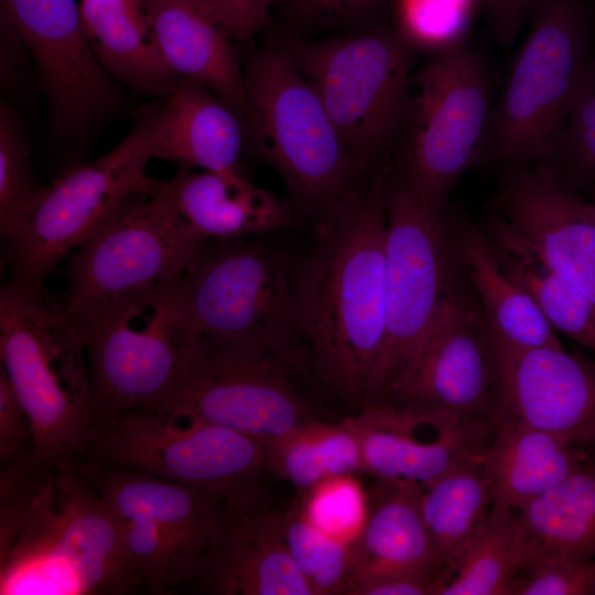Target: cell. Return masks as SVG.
<instances>
[{
    "instance_id": "cell-1",
    "label": "cell",
    "mask_w": 595,
    "mask_h": 595,
    "mask_svg": "<svg viewBox=\"0 0 595 595\" xmlns=\"http://www.w3.org/2000/svg\"><path fill=\"white\" fill-rule=\"evenodd\" d=\"M389 166L317 219L299 268L300 322L322 383L348 404L370 403L387 331Z\"/></svg>"
},
{
    "instance_id": "cell-2",
    "label": "cell",
    "mask_w": 595,
    "mask_h": 595,
    "mask_svg": "<svg viewBox=\"0 0 595 595\" xmlns=\"http://www.w3.org/2000/svg\"><path fill=\"white\" fill-rule=\"evenodd\" d=\"M139 591L119 524L77 461H48L18 536L0 558V595Z\"/></svg>"
},
{
    "instance_id": "cell-3",
    "label": "cell",
    "mask_w": 595,
    "mask_h": 595,
    "mask_svg": "<svg viewBox=\"0 0 595 595\" xmlns=\"http://www.w3.org/2000/svg\"><path fill=\"white\" fill-rule=\"evenodd\" d=\"M0 357L33 428L31 456L78 461L93 430L90 378L78 326L43 283L0 290Z\"/></svg>"
},
{
    "instance_id": "cell-4",
    "label": "cell",
    "mask_w": 595,
    "mask_h": 595,
    "mask_svg": "<svg viewBox=\"0 0 595 595\" xmlns=\"http://www.w3.org/2000/svg\"><path fill=\"white\" fill-rule=\"evenodd\" d=\"M299 268L283 250L249 237L201 241L180 281L199 338L267 353L299 371Z\"/></svg>"
},
{
    "instance_id": "cell-5",
    "label": "cell",
    "mask_w": 595,
    "mask_h": 595,
    "mask_svg": "<svg viewBox=\"0 0 595 595\" xmlns=\"http://www.w3.org/2000/svg\"><path fill=\"white\" fill-rule=\"evenodd\" d=\"M244 74L245 151L280 175L295 205L318 217L354 193L361 169L285 48L257 52Z\"/></svg>"
},
{
    "instance_id": "cell-6",
    "label": "cell",
    "mask_w": 595,
    "mask_h": 595,
    "mask_svg": "<svg viewBox=\"0 0 595 595\" xmlns=\"http://www.w3.org/2000/svg\"><path fill=\"white\" fill-rule=\"evenodd\" d=\"M180 281L69 315L86 351L93 428L155 410L173 387L199 339Z\"/></svg>"
},
{
    "instance_id": "cell-7",
    "label": "cell",
    "mask_w": 595,
    "mask_h": 595,
    "mask_svg": "<svg viewBox=\"0 0 595 595\" xmlns=\"http://www.w3.org/2000/svg\"><path fill=\"white\" fill-rule=\"evenodd\" d=\"M532 4L531 28L491 107L479 156L507 173L549 155L589 62L577 0H536Z\"/></svg>"
},
{
    "instance_id": "cell-8",
    "label": "cell",
    "mask_w": 595,
    "mask_h": 595,
    "mask_svg": "<svg viewBox=\"0 0 595 595\" xmlns=\"http://www.w3.org/2000/svg\"><path fill=\"white\" fill-rule=\"evenodd\" d=\"M78 461L150 473L223 498L230 516L263 506L267 445L201 419L137 411L94 426Z\"/></svg>"
},
{
    "instance_id": "cell-9",
    "label": "cell",
    "mask_w": 595,
    "mask_h": 595,
    "mask_svg": "<svg viewBox=\"0 0 595 595\" xmlns=\"http://www.w3.org/2000/svg\"><path fill=\"white\" fill-rule=\"evenodd\" d=\"M161 105L145 107L131 131L101 156L68 166L42 187L19 236L7 249L11 278L43 283L131 195L153 188V159Z\"/></svg>"
},
{
    "instance_id": "cell-10",
    "label": "cell",
    "mask_w": 595,
    "mask_h": 595,
    "mask_svg": "<svg viewBox=\"0 0 595 595\" xmlns=\"http://www.w3.org/2000/svg\"><path fill=\"white\" fill-rule=\"evenodd\" d=\"M283 47L324 105L363 170L402 130L415 50L398 32L376 31Z\"/></svg>"
},
{
    "instance_id": "cell-11",
    "label": "cell",
    "mask_w": 595,
    "mask_h": 595,
    "mask_svg": "<svg viewBox=\"0 0 595 595\" xmlns=\"http://www.w3.org/2000/svg\"><path fill=\"white\" fill-rule=\"evenodd\" d=\"M77 464L116 518L142 591L166 594L191 584L230 516L223 498L137 469Z\"/></svg>"
},
{
    "instance_id": "cell-12",
    "label": "cell",
    "mask_w": 595,
    "mask_h": 595,
    "mask_svg": "<svg viewBox=\"0 0 595 595\" xmlns=\"http://www.w3.org/2000/svg\"><path fill=\"white\" fill-rule=\"evenodd\" d=\"M411 82L402 181L428 207L445 210L461 176L479 161L491 110L488 76L462 43L434 53Z\"/></svg>"
},
{
    "instance_id": "cell-13",
    "label": "cell",
    "mask_w": 595,
    "mask_h": 595,
    "mask_svg": "<svg viewBox=\"0 0 595 595\" xmlns=\"http://www.w3.org/2000/svg\"><path fill=\"white\" fill-rule=\"evenodd\" d=\"M162 181L128 197L68 257L60 303L71 316L177 283L198 246Z\"/></svg>"
},
{
    "instance_id": "cell-14",
    "label": "cell",
    "mask_w": 595,
    "mask_h": 595,
    "mask_svg": "<svg viewBox=\"0 0 595 595\" xmlns=\"http://www.w3.org/2000/svg\"><path fill=\"white\" fill-rule=\"evenodd\" d=\"M457 269L444 210L423 204L402 182L387 197V331L371 402L385 401L411 364Z\"/></svg>"
},
{
    "instance_id": "cell-15",
    "label": "cell",
    "mask_w": 595,
    "mask_h": 595,
    "mask_svg": "<svg viewBox=\"0 0 595 595\" xmlns=\"http://www.w3.org/2000/svg\"><path fill=\"white\" fill-rule=\"evenodd\" d=\"M298 370L261 351L215 347L201 338L155 412L219 424L266 445L313 419Z\"/></svg>"
},
{
    "instance_id": "cell-16",
    "label": "cell",
    "mask_w": 595,
    "mask_h": 595,
    "mask_svg": "<svg viewBox=\"0 0 595 595\" xmlns=\"http://www.w3.org/2000/svg\"><path fill=\"white\" fill-rule=\"evenodd\" d=\"M496 381L491 328L457 262L435 321L385 401L493 424Z\"/></svg>"
},
{
    "instance_id": "cell-17",
    "label": "cell",
    "mask_w": 595,
    "mask_h": 595,
    "mask_svg": "<svg viewBox=\"0 0 595 595\" xmlns=\"http://www.w3.org/2000/svg\"><path fill=\"white\" fill-rule=\"evenodd\" d=\"M1 14L36 67L55 134L77 140L110 116L119 91L88 43L77 0H1Z\"/></svg>"
},
{
    "instance_id": "cell-18",
    "label": "cell",
    "mask_w": 595,
    "mask_h": 595,
    "mask_svg": "<svg viewBox=\"0 0 595 595\" xmlns=\"http://www.w3.org/2000/svg\"><path fill=\"white\" fill-rule=\"evenodd\" d=\"M497 369L494 426L517 424L567 442L595 436V360L563 348L511 345L491 331Z\"/></svg>"
},
{
    "instance_id": "cell-19",
    "label": "cell",
    "mask_w": 595,
    "mask_h": 595,
    "mask_svg": "<svg viewBox=\"0 0 595 595\" xmlns=\"http://www.w3.org/2000/svg\"><path fill=\"white\" fill-rule=\"evenodd\" d=\"M351 418L363 472L376 482L425 486L457 464L482 457L495 432L488 422L390 401L367 403Z\"/></svg>"
},
{
    "instance_id": "cell-20",
    "label": "cell",
    "mask_w": 595,
    "mask_h": 595,
    "mask_svg": "<svg viewBox=\"0 0 595 595\" xmlns=\"http://www.w3.org/2000/svg\"><path fill=\"white\" fill-rule=\"evenodd\" d=\"M497 217L595 307V205L544 162L508 172Z\"/></svg>"
},
{
    "instance_id": "cell-21",
    "label": "cell",
    "mask_w": 595,
    "mask_h": 595,
    "mask_svg": "<svg viewBox=\"0 0 595 595\" xmlns=\"http://www.w3.org/2000/svg\"><path fill=\"white\" fill-rule=\"evenodd\" d=\"M191 584L212 595H313L286 545L282 513L266 507L226 519Z\"/></svg>"
},
{
    "instance_id": "cell-22",
    "label": "cell",
    "mask_w": 595,
    "mask_h": 595,
    "mask_svg": "<svg viewBox=\"0 0 595 595\" xmlns=\"http://www.w3.org/2000/svg\"><path fill=\"white\" fill-rule=\"evenodd\" d=\"M192 170L178 166L162 185L198 240L247 238L291 225V204L250 182L241 170Z\"/></svg>"
},
{
    "instance_id": "cell-23",
    "label": "cell",
    "mask_w": 595,
    "mask_h": 595,
    "mask_svg": "<svg viewBox=\"0 0 595 595\" xmlns=\"http://www.w3.org/2000/svg\"><path fill=\"white\" fill-rule=\"evenodd\" d=\"M143 8L169 67L206 86L244 120L246 83L234 41L196 0H143Z\"/></svg>"
},
{
    "instance_id": "cell-24",
    "label": "cell",
    "mask_w": 595,
    "mask_h": 595,
    "mask_svg": "<svg viewBox=\"0 0 595 595\" xmlns=\"http://www.w3.org/2000/svg\"><path fill=\"white\" fill-rule=\"evenodd\" d=\"M244 120L206 86L182 78L161 117L153 159L205 171L241 170Z\"/></svg>"
},
{
    "instance_id": "cell-25",
    "label": "cell",
    "mask_w": 595,
    "mask_h": 595,
    "mask_svg": "<svg viewBox=\"0 0 595 595\" xmlns=\"http://www.w3.org/2000/svg\"><path fill=\"white\" fill-rule=\"evenodd\" d=\"M422 488L408 482H376L369 494L368 518L355 547L356 571L349 595L358 583L383 575L416 574L440 582L421 511Z\"/></svg>"
},
{
    "instance_id": "cell-26",
    "label": "cell",
    "mask_w": 595,
    "mask_h": 595,
    "mask_svg": "<svg viewBox=\"0 0 595 595\" xmlns=\"http://www.w3.org/2000/svg\"><path fill=\"white\" fill-rule=\"evenodd\" d=\"M448 229L458 266L493 333L516 346L563 348L555 328L501 264L486 234L467 219Z\"/></svg>"
},
{
    "instance_id": "cell-27",
    "label": "cell",
    "mask_w": 595,
    "mask_h": 595,
    "mask_svg": "<svg viewBox=\"0 0 595 595\" xmlns=\"http://www.w3.org/2000/svg\"><path fill=\"white\" fill-rule=\"evenodd\" d=\"M82 25L101 65L137 93L167 97L182 79L166 64L143 0H79Z\"/></svg>"
},
{
    "instance_id": "cell-28",
    "label": "cell",
    "mask_w": 595,
    "mask_h": 595,
    "mask_svg": "<svg viewBox=\"0 0 595 595\" xmlns=\"http://www.w3.org/2000/svg\"><path fill=\"white\" fill-rule=\"evenodd\" d=\"M586 461L566 440L517 424L495 426L482 457L493 489V507L517 511L560 484Z\"/></svg>"
},
{
    "instance_id": "cell-29",
    "label": "cell",
    "mask_w": 595,
    "mask_h": 595,
    "mask_svg": "<svg viewBox=\"0 0 595 595\" xmlns=\"http://www.w3.org/2000/svg\"><path fill=\"white\" fill-rule=\"evenodd\" d=\"M521 569L544 560H595V465L586 461L517 511ZM520 573V572H519Z\"/></svg>"
},
{
    "instance_id": "cell-30",
    "label": "cell",
    "mask_w": 595,
    "mask_h": 595,
    "mask_svg": "<svg viewBox=\"0 0 595 595\" xmlns=\"http://www.w3.org/2000/svg\"><path fill=\"white\" fill-rule=\"evenodd\" d=\"M482 457L457 464L422 488L421 511L434 552L439 586L491 511L493 489Z\"/></svg>"
},
{
    "instance_id": "cell-31",
    "label": "cell",
    "mask_w": 595,
    "mask_h": 595,
    "mask_svg": "<svg viewBox=\"0 0 595 595\" xmlns=\"http://www.w3.org/2000/svg\"><path fill=\"white\" fill-rule=\"evenodd\" d=\"M488 237L499 261L527 291L549 323L595 351V307L498 217Z\"/></svg>"
},
{
    "instance_id": "cell-32",
    "label": "cell",
    "mask_w": 595,
    "mask_h": 595,
    "mask_svg": "<svg viewBox=\"0 0 595 595\" xmlns=\"http://www.w3.org/2000/svg\"><path fill=\"white\" fill-rule=\"evenodd\" d=\"M267 448L269 467L302 493L328 477L363 472L351 415L337 423L310 419Z\"/></svg>"
},
{
    "instance_id": "cell-33",
    "label": "cell",
    "mask_w": 595,
    "mask_h": 595,
    "mask_svg": "<svg viewBox=\"0 0 595 595\" xmlns=\"http://www.w3.org/2000/svg\"><path fill=\"white\" fill-rule=\"evenodd\" d=\"M520 569L517 513L493 507L480 532L442 580L436 595H508Z\"/></svg>"
},
{
    "instance_id": "cell-34",
    "label": "cell",
    "mask_w": 595,
    "mask_h": 595,
    "mask_svg": "<svg viewBox=\"0 0 595 595\" xmlns=\"http://www.w3.org/2000/svg\"><path fill=\"white\" fill-rule=\"evenodd\" d=\"M283 536L313 595H349L356 571V545L310 523L296 504L282 513Z\"/></svg>"
},
{
    "instance_id": "cell-35",
    "label": "cell",
    "mask_w": 595,
    "mask_h": 595,
    "mask_svg": "<svg viewBox=\"0 0 595 595\" xmlns=\"http://www.w3.org/2000/svg\"><path fill=\"white\" fill-rule=\"evenodd\" d=\"M42 187L36 185L31 149L17 112L0 105V235L4 246L22 231Z\"/></svg>"
},
{
    "instance_id": "cell-36",
    "label": "cell",
    "mask_w": 595,
    "mask_h": 595,
    "mask_svg": "<svg viewBox=\"0 0 595 595\" xmlns=\"http://www.w3.org/2000/svg\"><path fill=\"white\" fill-rule=\"evenodd\" d=\"M357 474L336 475L303 491L296 506L301 515L324 533L356 545L365 528L369 493Z\"/></svg>"
},
{
    "instance_id": "cell-37",
    "label": "cell",
    "mask_w": 595,
    "mask_h": 595,
    "mask_svg": "<svg viewBox=\"0 0 595 595\" xmlns=\"http://www.w3.org/2000/svg\"><path fill=\"white\" fill-rule=\"evenodd\" d=\"M541 162L569 186L574 181L595 188V63L591 60L563 132Z\"/></svg>"
},
{
    "instance_id": "cell-38",
    "label": "cell",
    "mask_w": 595,
    "mask_h": 595,
    "mask_svg": "<svg viewBox=\"0 0 595 595\" xmlns=\"http://www.w3.org/2000/svg\"><path fill=\"white\" fill-rule=\"evenodd\" d=\"M479 0H396L398 34L415 51L437 53L465 43Z\"/></svg>"
},
{
    "instance_id": "cell-39",
    "label": "cell",
    "mask_w": 595,
    "mask_h": 595,
    "mask_svg": "<svg viewBox=\"0 0 595 595\" xmlns=\"http://www.w3.org/2000/svg\"><path fill=\"white\" fill-rule=\"evenodd\" d=\"M594 561L544 560L522 569L508 595H593Z\"/></svg>"
},
{
    "instance_id": "cell-40",
    "label": "cell",
    "mask_w": 595,
    "mask_h": 595,
    "mask_svg": "<svg viewBox=\"0 0 595 595\" xmlns=\"http://www.w3.org/2000/svg\"><path fill=\"white\" fill-rule=\"evenodd\" d=\"M33 448V428L6 371L0 367V463L29 456Z\"/></svg>"
},
{
    "instance_id": "cell-41",
    "label": "cell",
    "mask_w": 595,
    "mask_h": 595,
    "mask_svg": "<svg viewBox=\"0 0 595 595\" xmlns=\"http://www.w3.org/2000/svg\"><path fill=\"white\" fill-rule=\"evenodd\" d=\"M219 28L237 42H250L266 25L272 0H196Z\"/></svg>"
},
{
    "instance_id": "cell-42",
    "label": "cell",
    "mask_w": 595,
    "mask_h": 595,
    "mask_svg": "<svg viewBox=\"0 0 595 595\" xmlns=\"http://www.w3.org/2000/svg\"><path fill=\"white\" fill-rule=\"evenodd\" d=\"M0 83L3 94L21 96L28 86L32 58L13 24L1 14Z\"/></svg>"
},
{
    "instance_id": "cell-43",
    "label": "cell",
    "mask_w": 595,
    "mask_h": 595,
    "mask_svg": "<svg viewBox=\"0 0 595 595\" xmlns=\"http://www.w3.org/2000/svg\"><path fill=\"white\" fill-rule=\"evenodd\" d=\"M300 19L313 22H334L366 12L380 0H285Z\"/></svg>"
},
{
    "instance_id": "cell-44",
    "label": "cell",
    "mask_w": 595,
    "mask_h": 595,
    "mask_svg": "<svg viewBox=\"0 0 595 595\" xmlns=\"http://www.w3.org/2000/svg\"><path fill=\"white\" fill-rule=\"evenodd\" d=\"M439 582L416 574H392L358 583L351 595H435Z\"/></svg>"
},
{
    "instance_id": "cell-45",
    "label": "cell",
    "mask_w": 595,
    "mask_h": 595,
    "mask_svg": "<svg viewBox=\"0 0 595 595\" xmlns=\"http://www.w3.org/2000/svg\"><path fill=\"white\" fill-rule=\"evenodd\" d=\"M493 17L495 33L504 45H511L520 28L524 10L530 0H482Z\"/></svg>"
},
{
    "instance_id": "cell-46",
    "label": "cell",
    "mask_w": 595,
    "mask_h": 595,
    "mask_svg": "<svg viewBox=\"0 0 595 595\" xmlns=\"http://www.w3.org/2000/svg\"><path fill=\"white\" fill-rule=\"evenodd\" d=\"M592 444H594V445H595V436H594V439H593V441H592Z\"/></svg>"
},
{
    "instance_id": "cell-47",
    "label": "cell",
    "mask_w": 595,
    "mask_h": 595,
    "mask_svg": "<svg viewBox=\"0 0 595 595\" xmlns=\"http://www.w3.org/2000/svg\"><path fill=\"white\" fill-rule=\"evenodd\" d=\"M593 595H595V584H594Z\"/></svg>"
},
{
    "instance_id": "cell-48",
    "label": "cell",
    "mask_w": 595,
    "mask_h": 595,
    "mask_svg": "<svg viewBox=\"0 0 595 595\" xmlns=\"http://www.w3.org/2000/svg\"><path fill=\"white\" fill-rule=\"evenodd\" d=\"M531 1V4L536 1V0H530Z\"/></svg>"
},
{
    "instance_id": "cell-49",
    "label": "cell",
    "mask_w": 595,
    "mask_h": 595,
    "mask_svg": "<svg viewBox=\"0 0 595 595\" xmlns=\"http://www.w3.org/2000/svg\"><path fill=\"white\" fill-rule=\"evenodd\" d=\"M594 195H595V188H594ZM593 204L595 205V202Z\"/></svg>"
}]
</instances>
